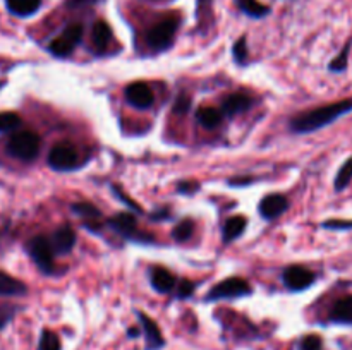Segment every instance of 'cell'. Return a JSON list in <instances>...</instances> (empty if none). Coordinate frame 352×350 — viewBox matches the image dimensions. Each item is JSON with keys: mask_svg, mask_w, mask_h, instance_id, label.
Segmentation results:
<instances>
[{"mask_svg": "<svg viewBox=\"0 0 352 350\" xmlns=\"http://www.w3.org/2000/svg\"><path fill=\"white\" fill-rule=\"evenodd\" d=\"M352 112V96L351 98L340 100V102L329 103V105H322L318 108L308 110L299 115H296L291 120V130L296 134H309L315 130L323 129V127L330 126L340 117L347 115Z\"/></svg>", "mask_w": 352, "mask_h": 350, "instance_id": "6da1fadb", "label": "cell"}, {"mask_svg": "<svg viewBox=\"0 0 352 350\" xmlns=\"http://www.w3.org/2000/svg\"><path fill=\"white\" fill-rule=\"evenodd\" d=\"M41 139L33 130H21L9 139L7 150L14 158L21 161H33L40 153Z\"/></svg>", "mask_w": 352, "mask_h": 350, "instance_id": "7a4b0ae2", "label": "cell"}, {"mask_svg": "<svg viewBox=\"0 0 352 350\" xmlns=\"http://www.w3.org/2000/svg\"><path fill=\"white\" fill-rule=\"evenodd\" d=\"M175 31H177V21H175L174 17L160 21V23L155 24L153 27H150V31L146 33L148 47L153 48V50L157 51L167 50V48H170L172 43H174Z\"/></svg>", "mask_w": 352, "mask_h": 350, "instance_id": "3957f363", "label": "cell"}, {"mask_svg": "<svg viewBox=\"0 0 352 350\" xmlns=\"http://www.w3.org/2000/svg\"><path fill=\"white\" fill-rule=\"evenodd\" d=\"M82 40V24L72 23L48 45V50L55 57H69L74 51V48Z\"/></svg>", "mask_w": 352, "mask_h": 350, "instance_id": "277c9868", "label": "cell"}, {"mask_svg": "<svg viewBox=\"0 0 352 350\" xmlns=\"http://www.w3.org/2000/svg\"><path fill=\"white\" fill-rule=\"evenodd\" d=\"M28 253H30L31 259L34 261L38 268L43 271L45 275H52L55 271V259H54V249L50 246V240L43 235L33 237L28 242Z\"/></svg>", "mask_w": 352, "mask_h": 350, "instance_id": "5b68a950", "label": "cell"}, {"mask_svg": "<svg viewBox=\"0 0 352 350\" xmlns=\"http://www.w3.org/2000/svg\"><path fill=\"white\" fill-rule=\"evenodd\" d=\"M48 165L57 172H69L79 167V154L71 143H57L48 153Z\"/></svg>", "mask_w": 352, "mask_h": 350, "instance_id": "8992f818", "label": "cell"}, {"mask_svg": "<svg viewBox=\"0 0 352 350\" xmlns=\"http://www.w3.org/2000/svg\"><path fill=\"white\" fill-rule=\"evenodd\" d=\"M251 294V287L243 278H227L212 288L206 295V301H223V299H239Z\"/></svg>", "mask_w": 352, "mask_h": 350, "instance_id": "52a82bcc", "label": "cell"}, {"mask_svg": "<svg viewBox=\"0 0 352 350\" xmlns=\"http://www.w3.org/2000/svg\"><path fill=\"white\" fill-rule=\"evenodd\" d=\"M284 285L292 292H301L306 290V288L311 287L316 280V275L313 273L311 270L305 266H299V264H294V266L285 268L284 275Z\"/></svg>", "mask_w": 352, "mask_h": 350, "instance_id": "ba28073f", "label": "cell"}, {"mask_svg": "<svg viewBox=\"0 0 352 350\" xmlns=\"http://www.w3.org/2000/svg\"><path fill=\"white\" fill-rule=\"evenodd\" d=\"M109 225L112 226L117 233L126 237V239L143 240V242H150V240H153L151 237L141 235L140 229H138L136 216L129 215V213H117L113 218L109 220Z\"/></svg>", "mask_w": 352, "mask_h": 350, "instance_id": "9c48e42d", "label": "cell"}, {"mask_svg": "<svg viewBox=\"0 0 352 350\" xmlns=\"http://www.w3.org/2000/svg\"><path fill=\"white\" fill-rule=\"evenodd\" d=\"M138 319H140L141 329H143L144 340H146V345L144 350H160L165 347V338L162 335L160 328H158L157 323L150 318V316L143 314L141 311H136Z\"/></svg>", "mask_w": 352, "mask_h": 350, "instance_id": "30bf717a", "label": "cell"}, {"mask_svg": "<svg viewBox=\"0 0 352 350\" xmlns=\"http://www.w3.org/2000/svg\"><path fill=\"white\" fill-rule=\"evenodd\" d=\"M126 100L134 108L146 110L155 103V95L150 86L144 82H133L126 88Z\"/></svg>", "mask_w": 352, "mask_h": 350, "instance_id": "8fae6325", "label": "cell"}, {"mask_svg": "<svg viewBox=\"0 0 352 350\" xmlns=\"http://www.w3.org/2000/svg\"><path fill=\"white\" fill-rule=\"evenodd\" d=\"M74 244H76V232L72 230V226H69V225L58 226L50 239L52 249L58 254L71 253L72 247H74Z\"/></svg>", "mask_w": 352, "mask_h": 350, "instance_id": "7c38bea8", "label": "cell"}, {"mask_svg": "<svg viewBox=\"0 0 352 350\" xmlns=\"http://www.w3.org/2000/svg\"><path fill=\"white\" fill-rule=\"evenodd\" d=\"M289 208V201L285 196L282 194H270L267 198H263V201L260 202V213L263 218L267 220H275Z\"/></svg>", "mask_w": 352, "mask_h": 350, "instance_id": "4fadbf2b", "label": "cell"}, {"mask_svg": "<svg viewBox=\"0 0 352 350\" xmlns=\"http://www.w3.org/2000/svg\"><path fill=\"white\" fill-rule=\"evenodd\" d=\"M329 318L336 325L352 326V295L340 297L330 309Z\"/></svg>", "mask_w": 352, "mask_h": 350, "instance_id": "5bb4252c", "label": "cell"}, {"mask_svg": "<svg viewBox=\"0 0 352 350\" xmlns=\"http://www.w3.org/2000/svg\"><path fill=\"white\" fill-rule=\"evenodd\" d=\"M251 103H253V98L250 95H246V93H232V95H229L223 100L222 112L230 117L239 115V113L250 110Z\"/></svg>", "mask_w": 352, "mask_h": 350, "instance_id": "9a60e30c", "label": "cell"}, {"mask_svg": "<svg viewBox=\"0 0 352 350\" xmlns=\"http://www.w3.org/2000/svg\"><path fill=\"white\" fill-rule=\"evenodd\" d=\"M72 211L85 220V225L88 226L91 232H98L102 213H100V209L96 208V206H93L91 202H76V205L72 206Z\"/></svg>", "mask_w": 352, "mask_h": 350, "instance_id": "2e32d148", "label": "cell"}, {"mask_svg": "<svg viewBox=\"0 0 352 350\" xmlns=\"http://www.w3.org/2000/svg\"><path fill=\"white\" fill-rule=\"evenodd\" d=\"M28 292L26 283H23L17 278L0 271V295L2 297H19Z\"/></svg>", "mask_w": 352, "mask_h": 350, "instance_id": "e0dca14e", "label": "cell"}, {"mask_svg": "<svg viewBox=\"0 0 352 350\" xmlns=\"http://www.w3.org/2000/svg\"><path fill=\"white\" fill-rule=\"evenodd\" d=\"M151 285L160 294H168V292H172L175 288V278L165 268H155L151 271Z\"/></svg>", "mask_w": 352, "mask_h": 350, "instance_id": "ac0fdd59", "label": "cell"}, {"mask_svg": "<svg viewBox=\"0 0 352 350\" xmlns=\"http://www.w3.org/2000/svg\"><path fill=\"white\" fill-rule=\"evenodd\" d=\"M91 41L93 47L96 48V51L107 50V47L112 41V27L105 23V21H96L95 26L91 30Z\"/></svg>", "mask_w": 352, "mask_h": 350, "instance_id": "d6986e66", "label": "cell"}, {"mask_svg": "<svg viewBox=\"0 0 352 350\" xmlns=\"http://www.w3.org/2000/svg\"><path fill=\"white\" fill-rule=\"evenodd\" d=\"M222 112L219 108H213V106H201L196 112V120L205 129H215V127H219L222 124Z\"/></svg>", "mask_w": 352, "mask_h": 350, "instance_id": "ffe728a7", "label": "cell"}, {"mask_svg": "<svg viewBox=\"0 0 352 350\" xmlns=\"http://www.w3.org/2000/svg\"><path fill=\"white\" fill-rule=\"evenodd\" d=\"M7 9L19 17L31 16L36 12L41 5V0H6Z\"/></svg>", "mask_w": 352, "mask_h": 350, "instance_id": "44dd1931", "label": "cell"}, {"mask_svg": "<svg viewBox=\"0 0 352 350\" xmlns=\"http://www.w3.org/2000/svg\"><path fill=\"white\" fill-rule=\"evenodd\" d=\"M248 225V220L244 216H234V218H229L223 225V240L226 242H232L237 237L243 235L244 229Z\"/></svg>", "mask_w": 352, "mask_h": 350, "instance_id": "7402d4cb", "label": "cell"}, {"mask_svg": "<svg viewBox=\"0 0 352 350\" xmlns=\"http://www.w3.org/2000/svg\"><path fill=\"white\" fill-rule=\"evenodd\" d=\"M236 3L244 14L251 17H265L270 12V9L258 0H236Z\"/></svg>", "mask_w": 352, "mask_h": 350, "instance_id": "603a6c76", "label": "cell"}, {"mask_svg": "<svg viewBox=\"0 0 352 350\" xmlns=\"http://www.w3.org/2000/svg\"><path fill=\"white\" fill-rule=\"evenodd\" d=\"M351 182H352V156L349 160L344 161L342 167L339 168L336 180H333V187H336L337 192H342L344 189H347V185H349Z\"/></svg>", "mask_w": 352, "mask_h": 350, "instance_id": "cb8c5ba5", "label": "cell"}, {"mask_svg": "<svg viewBox=\"0 0 352 350\" xmlns=\"http://www.w3.org/2000/svg\"><path fill=\"white\" fill-rule=\"evenodd\" d=\"M351 48H352V40L347 41V43L344 45L342 51H340V54L337 55V57L333 58L332 62H330V65H329L330 72H344V71H346L347 64H349Z\"/></svg>", "mask_w": 352, "mask_h": 350, "instance_id": "d4e9b609", "label": "cell"}, {"mask_svg": "<svg viewBox=\"0 0 352 350\" xmlns=\"http://www.w3.org/2000/svg\"><path fill=\"white\" fill-rule=\"evenodd\" d=\"M38 350H62L60 338L57 336V333L43 329L40 335V342H38Z\"/></svg>", "mask_w": 352, "mask_h": 350, "instance_id": "484cf974", "label": "cell"}, {"mask_svg": "<svg viewBox=\"0 0 352 350\" xmlns=\"http://www.w3.org/2000/svg\"><path fill=\"white\" fill-rule=\"evenodd\" d=\"M192 232H195V222L192 220H182L175 225L174 232H172V237H174L177 242H186V240L191 239Z\"/></svg>", "mask_w": 352, "mask_h": 350, "instance_id": "4316f807", "label": "cell"}, {"mask_svg": "<svg viewBox=\"0 0 352 350\" xmlns=\"http://www.w3.org/2000/svg\"><path fill=\"white\" fill-rule=\"evenodd\" d=\"M21 117L14 112H0V132H12L21 126Z\"/></svg>", "mask_w": 352, "mask_h": 350, "instance_id": "83f0119b", "label": "cell"}, {"mask_svg": "<svg viewBox=\"0 0 352 350\" xmlns=\"http://www.w3.org/2000/svg\"><path fill=\"white\" fill-rule=\"evenodd\" d=\"M298 350H323V340L318 335H306L299 342Z\"/></svg>", "mask_w": 352, "mask_h": 350, "instance_id": "f1b7e54d", "label": "cell"}, {"mask_svg": "<svg viewBox=\"0 0 352 350\" xmlns=\"http://www.w3.org/2000/svg\"><path fill=\"white\" fill-rule=\"evenodd\" d=\"M234 51V60L237 62V64H244V62L248 60V45H246V38H239V40L236 41V45H234L232 48Z\"/></svg>", "mask_w": 352, "mask_h": 350, "instance_id": "f546056e", "label": "cell"}, {"mask_svg": "<svg viewBox=\"0 0 352 350\" xmlns=\"http://www.w3.org/2000/svg\"><path fill=\"white\" fill-rule=\"evenodd\" d=\"M175 287H177V292H175V294H177L179 299H189L192 294H195L196 285L195 281L191 280H181L179 281V285H175Z\"/></svg>", "mask_w": 352, "mask_h": 350, "instance_id": "4dcf8cb0", "label": "cell"}, {"mask_svg": "<svg viewBox=\"0 0 352 350\" xmlns=\"http://www.w3.org/2000/svg\"><path fill=\"white\" fill-rule=\"evenodd\" d=\"M16 314V307L10 304H0V329L7 326V323L14 318Z\"/></svg>", "mask_w": 352, "mask_h": 350, "instance_id": "1f68e13d", "label": "cell"}, {"mask_svg": "<svg viewBox=\"0 0 352 350\" xmlns=\"http://www.w3.org/2000/svg\"><path fill=\"white\" fill-rule=\"evenodd\" d=\"M323 229L329 230H352V222L349 220H329L323 223Z\"/></svg>", "mask_w": 352, "mask_h": 350, "instance_id": "d6a6232c", "label": "cell"}, {"mask_svg": "<svg viewBox=\"0 0 352 350\" xmlns=\"http://www.w3.org/2000/svg\"><path fill=\"white\" fill-rule=\"evenodd\" d=\"M189 106H191V98H189L188 95H181L177 100H175L174 112L179 113V115H182V113L188 112Z\"/></svg>", "mask_w": 352, "mask_h": 350, "instance_id": "836d02e7", "label": "cell"}, {"mask_svg": "<svg viewBox=\"0 0 352 350\" xmlns=\"http://www.w3.org/2000/svg\"><path fill=\"white\" fill-rule=\"evenodd\" d=\"M112 187H113V192H116V196H117V198H119V199H122V201L126 202L127 206H131V208H134V209H136V211H141V208H140V206H138L136 202L133 201V199H129V198H127V196L124 194L122 191H119V187H117V185H112Z\"/></svg>", "mask_w": 352, "mask_h": 350, "instance_id": "e575fe53", "label": "cell"}, {"mask_svg": "<svg viewBox=\"0 0 352 350\" xmlns=\"http://www.w3.org/2000/svg\"><path fill=\"white\" fill-rule=\"evenodd\" d=\"M177 191L179 192H196L198 191V184H192V182H181V184L177 185Z\"/></svg>", "mask_w": 352, "mask_h": 350, "instance_id": "d590c367", "label": "cell"}, {"mask_svg": "<svg viewBox=\"0 0 352 350\" xmlns=\"http://www.w3.org/2000/svg\"><path fill=\"white\" fill-rule=\"evenodd\" d=\"M127 335H129L131 338H133V336H134V338H136V336H140V329H136V328H131V329H129V333H127Z\"/></svg>", "mask_w": 352, "mask_h": 350, "instance_id": "8d00e7d4", "label": "cell"}]
</instances>
